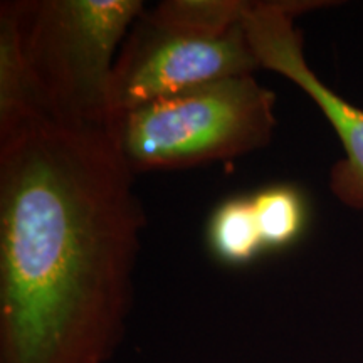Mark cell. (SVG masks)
<instances>
[{"label":"cell","instance_id":"cell-1","mask_svg":"<svg viewBox=\"0 0 363 363\" xmlns=\"http://www.w3.org/2000/svg\"><path fill=\"white\" fill-rule=\"evenodd\" d=\"M108 125L0 128V363H111L145 211Z\"/></svg>","mask_w":363,"mask_h":363},{"label":"cell","instance_id":"cell-2","mask_svg":"<svg viewBox=\"0 0 363 363\" xmlns=\"http://www.w3.org/2000/svg\"><path fill=\"white\" fill-rule=\"evenodd\" d=\"M35 106L76 123L108 125L121 45L140 0H9Z\"/></svg>","mask_w":363,"mask_h":363},{"label":"cell","instance_id":"cell-3","mask_svg":"<svg viewBox=\"0 0 363 363\" xmlns=\"http://www.w3.org/2000/svg\"><path fill=\"white\" fill-rule=\"evenodd\" d=\"M276 94L254 74L194 86L111 116L108 130L133 174L230 160L271 142Z\"/></svg>","mask_w":363,"mask_h":363},{"label":"cell","instance_id":"cell-4","mask_svg":"<svg viewBox=\"0 0 363 363\" xmlns=\"http://www.w3.org/2000/svg\"><path fill=\"white\" fill-rule=\"evenodd\" d=\"M257 69L259 62L244 26L222 39H203L158 26L143 12L116 57L111 116L194 86L254 74Z\"/></svg>","mask_w":363,"mask_h":363},{"label":"cell","instance_id":"cell-5","mask_svg":"<svg viewBox=\"0 0 363 363\" xmlns=\"http://www.w3.org/2000/svg\"><path fill=\"white\" fill-rule=\"evenodd\" d=\"M296 16L278 2L257 4L244 19V30L261 69L296 84L320 108L345 157L331 167L330 190L347 207L363 211V110L340 96L311 69Z\"/></svg>","mask_w":363,"mask_h":363},{"label":"cell","instance_id":"cell-6","mask_svg":"<svg viewBox=\"0 0 363 363\" xmlns=\"http://www.w3.org/2000/svg\"><path fill=\"white\" fill-rule=\"evenodd\" d=\"M207 247L220 264L242 267L266 252L254 216L251 194L230 195L207 222Z\"/></svg>","mask_w":363,"mask_h":363},{"label":"cell","instance_id":"cell-7","mask_svg":"<svg viewBox=\"0 0 363 363\" xmlns=\"http://www.w3.org/2000/svg\"><path fill=\"white\" fill-rule=\"evenodd\" d=\"M247 0H165L145 16L155 24L203 39H222L242 26Z\"/></svg>","mask_w":363,"mask_h":363},{"label":"cell","instance_id":"cell-8","mask_svg":"<svg viewBox=\"0 0 363 363\" xmlns=\"http://www.w3.org/2000/svg\"><path fill=\"white\" fill-rule=\"evenodd\" d=\"M251 201L266 251H283L303 238L310 207L296 185H266L251 194Z\"/></svg>","mask_w":363,"mask_h":363}]
</instances>
